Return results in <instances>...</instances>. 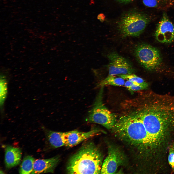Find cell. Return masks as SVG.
<instances>
[{
  "label": "cell",
  "mask_w": 174,
  "mask_h": 174,
  "mask_svg": "<svg viewBox=\"0 0 174 174\" xmlns=\"http://www.w3.org/2000/svg\"><path fill=\"white\" fill-rule=\"evenodd\" d=\"M133 101L132 109L142 120L151 144L159 142L167 130L174 126V96L149 91Z\"/></svg>",
  "instance_id": "cell-1"
},
{
  "label": "cell",
  "mask_w": 174,
  "mask_h": 174,
  "mask_svg": "<svg viewBox=\"0 0 174 174\" xmlns=\"http://www.w3.org/2000/svg\"><path fill=\"white\" fill-rule=\"evenodd\" d=\"M119 118L111 130L116 136L132 150L141 153L151 144L147 130L141 119L130 109Z\"/></svg>",
  "instance_id": "cell-2"
},
{
  "label": "cell",
  "mask_w": 174,
  "mask_h": 174,
  "mask_svg": "<svg viewBox=\"0 0 174 174\" xmlns=\"http://www.w3.org/2000/svg\"><path fill=\"white\" fill-rule=\"evenodd\" d=\"M103 156L92 142H87L69 159L66 167L69 174H100Z\"/></svg>",
  "instance_id": "cell-3"
},
{
  "label": "cell",
  "mask_w": 174,
  "mask_h": 174,
  "mask_svg": "<svg viewBox=\"0 0 174 174\" xmlns=\"http://www.w3.org/2000/svg\"><path fill=\"white\" fill-rule=\"evenodd\" d=\"M149 21V17L145 14L137 10L130 11L119 20L118 30L123 37L138 36L143 32Z\"/></svg>",
  "instance_id": "cell-4"
},
{
  "label": "cell",
  "mask_w": 174,
  "mask_h": 174,
  "mask_svg": "<svg viewBox=\"0 0 174 174\" xmlns=\"http://www.w3.org/2000/svg\"><path fill=\"white\" fill-rule=\"evenodd\" d=\"M103 87L101 88L86 120L89 122L101 125L108 129H111L116 122L117 117L109 110L104 104Z\"/></svg>",
  "instance_id": "cell-5"
},
{
  "label": "cell",
  "mask_w": 174,
  "mask_h": 174,
  "mask_svg": "<svg viewBox=\"0 0 174 174\" xmlns=\"http://www.w3.org/2000/svg\"><path fill=\"white\" fill-rule=\"evenodd\" d=\"M134 53L140 64L149 71L156 70L161 63L162 57L159 50L148 44H138L135 47Z\"/></svg>",
  "instance_id": "cell-6"
},
{
  "label": "cell",
  "mask_w": 174,
  "mask_h": 174,
  "mask_svg": "<svg viewBox=\"0 0 174 174\" xmlns=\"http://www.w3.org/2000/svg\"><path fill=\"white\" fill-rule=\"evenodd\" d=\"M126 161V156L121 150L116 145H110L108 148L107 155L103 162L100 174H114Z\"/></svg>",
  "instance_id": "cell-7"
},
{
  "label": "cell",
  "mask_w": 174,
  "mask_h": 174,
  "mask_svg": "<svg viewBox=\"0 0 174 174\" xmlns=\"http://www.w3.org/2000/svg\"><path fill=\"white\" fill-rule=\"evenodd\" d=\"M107 57L109 62L108 65L109 75L128 74L134 72V70L130 62L116 52L109 53Z\"/></svg>",
  "instance_id": "cell-8"
},
{
  "label": "cell",
  "mask_w": 174,
  "mask_h": 174,
  "mask_svg": "<svg viewBox=\"0 0 174 174\" xmlns=\"http://www.w3.org/2000/svg\"><path fill=\"white\" fill-rule=\"evenodd\" d=\"M155 36L157 41L162 43H170L174 40V25L166 14H164L158 23Z\"/></svg>",
  "instance_id": "cell-9"
},
{
  "label": "cell",
  "mask_w": 174,
  "mask_h": 174,
  "mask_svg": "<svg viewBox=\"0 0 174 174\" xmlns=\"http://www.w3.org/2000/svg\"><path fill=\"white\" fill-rule=\"evenodd\" d=\"M98 130L93 128L87 132H82L77 130L64 132V139L65 146L68 147H73L83 141L98 134Z\"/></svg>",
  "instance_id": "cell-10"
},
{
  "label": "cell",
  "mask_w": 174,
  "mask_h": 174,
  "mask_svg": "<svg viewBox=\"0 0 174 174\" xmlns=\"http://www.w3.org/2000/svg\"><path fill=\"white\" fill-rule=\"evenodd\" d=\"M60 160V157L56 156L47 159L35 160L31 174L53 173Z\"/></svg>",
  "instance_id": "cell-11"
},
{
  "label": "cell",
  "mask_w": 174,
  "mask_h": 174,
  "mask_svg": "<svg viewBox=\"0 0 174 174\" xmlns=\"http://www.w3.org/2000/svg\"><path fill=\"white\" fill-rule=\"evenodd\" d=\"M22 152L20 149L10 146H7L5 149V163L6 168L10 169L20 163Z\"/></svg>",
  "instance_id": "cell-12"
},
{
  "label": "cell",
  "mask_w": 174,
  "mask_h": 174,
  "mask_svg": "<svg viewBox=\"0 0 174 174\" xmlns=\"http://www.w3.org/2000/svg\"><path fill=\"white\" fill-rule=\"evenodd\" d=\"M44 131L46 141L51 147L57 148L65 146L64 132H56L47 130H45Z\"/></svg>",
  "instance_id": "cell-13"
},
{
  "label": "cell",
  "mask_w": 174,
  "mask_h": 174,
  "mask_svg": "<svg viewBox=\"0 0 174 174\" xmlns=\"http://www.w3.org/2000/svg\"><path fill=\"white\" fill-rule=\"evenodd\" d=\"M35 160V158L30 156L25 157L20 165L19 173L22 174H31L33 170Z\"/></svg>",
  "instance_id": "cell-14"
},
{
  "label": "cell",
  "mask_w": 174,
  "mask_h": 174,
  "mask_svg": "<svg viewBox=\"0 0 174 174\" xmlns=\"http://www.w3.org/2000/svg\"><path fill=\"white\" fill-rule=\"evenodd\" d=\"M125 83L124 79L120 77L109 75L99 83L98 86L101 87L106 85L121 86L124 85Z\"/></svg>",
  "instance_id": "cell-15"
},
{
  "label": "cell",
  "mask_w": 174,
  "mask_h": 174,
  "mask_svg": "<svg viewBox=\"0 0 174 174\" xmlns=\"http://www.w3.org/2000/svg\"><path fill=\"white\" fill-rule=\"evenodd\" d=\"M172 0H142L144 4L150 8H157L167 6L172 2Z\"/></svg>",
  "instance_id": "cell-16"
},
{
  "label": "cell",
  "mask_w": 174,
  "mask_h": 174,
  "mask_svg": "<svg viewBox=\"0 0 174 174\" xmlns=\"http://www.w3.org/2000/svg\"><path fill=\"white\" fill-rule=\"evenodd\" d=\"M3 78L2 77L0 80V103L2 106L3 104L7 92V83L6 80Z\"/></svg>",
  "instance_id": "cell-17"
},
{
  "label": "cell",
  "mask_w": 174,
  "mask_h": 174,
  "mask_svg": "<svg viewBox=\"0 0 174 174\" xmlns=\"http://www.w3.org/2000/svg\"><path fill=\"white\" fill-rule=\"evenodd\" d=\"M117 76L124 79L126 80H127L138 83H142L146 82L142 78L139 77L133 74H121L117 75Z\"/></svg>",
  "instance_id": "cell-18"
},
{
  "label": "cell",
  "mask_w": 174,
  "mask_h": 174,
  "mask_svg": "<svg viewBox=\"0 0 174 174\" xmlns=\"http://www.w3.org/2000/svg\"><path fill=\"white\" fill-rule=\"evenodd\" d=\"M149 86L148 83L146 82L140 84L133 82L132 85L127 89L131 91H140L147 89Z\"/></svg>",
  "instance_id": "cell-19"
},
{
  "label": "cell",
  "mask_w": 174,
  "mask_h": 174,
  "mask_svg": "<svg viewBox=\"0 0 174 174\" xmlns=\"http://www.w3.org/2000/svg\"><path fill=\"white\" fill-rule=\"evenodd\" d=\"M169 164L173 168H174V151L173 147L170 148L168 157Z\"/></svg>",
  "instance_id": "cell-20"
},
{
  "label": "cell",
  "mask_w": 174,
  "mask_h": 174,
  "mask_svg": "<svg viewBox=\"0 0 174 174\" xmlns=\"http://www.w3.org/2000/svg\"><path fill=\"white\" fill-rule=\"evenodd\" d=\"M119 2L123 3H129L133 0H117Z\"/></svg>",
  "instance_id": "cell-21"
},
{
  "label": "cell",
  "mask_w": 174,
  "mask_h": 174,
  "mask_svg": "<svg viewBox=\"0 0 174 174\" xmlns=\"http://www.w3.org/2000/svg\"><path fill=\"white\" fill-rule=\"evenodd\" d=\"M103 15L102 14H99L98 17L97 18L99 19L101 21H102L103 20Z\"/></svg>",
  "instance_id": "cell-22"
}]
</instances>
